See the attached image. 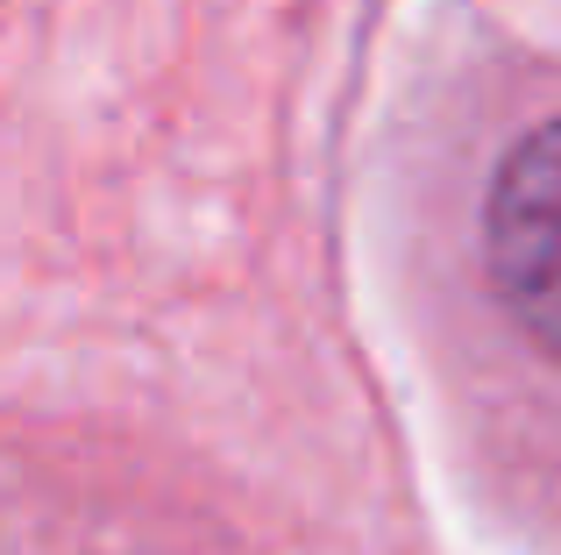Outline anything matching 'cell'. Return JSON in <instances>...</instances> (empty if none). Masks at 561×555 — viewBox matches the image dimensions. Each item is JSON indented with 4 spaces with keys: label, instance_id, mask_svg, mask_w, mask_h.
Instances as JSON below:
<instances>
[{
    "label": "cell",
    "instance_id": "obj_1",
    "mask_svg": "<svg viewBox=\"0 0 561 555\" xmlns=\"http://www.w3.org/2000/svg\"><path fill=\"white\" fill-rule=\"evenodd\" d=\"M483 264L540 356L561 363V122L512 143L483 200Z\"/></svg>",
    "mask_w": 561,
    "mask_h": 555
}]
</instances>
